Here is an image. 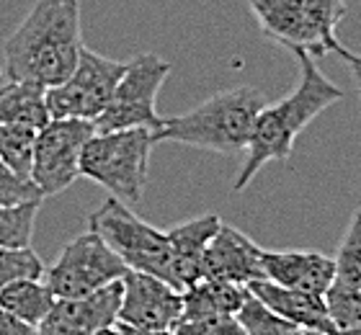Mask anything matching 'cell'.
I'll return each instance as SVG.
<instances>
[{"mask_svg": "<svg viewBox=\"0 0 361 335\" xmlns=\"http://www.w3.org/2000/svg\"><path fill=\"white\" fill-rule=\"evenodd\" d=\"M83 47L80 0H34L3 42L8 80L54 88L73 75Z\"/></svg>", "mask_w": 361, "mask_h": 335, "instance_id": "6da1fadb", "label": "cell"}, {"mask_svg": "<svg viewBox=\"0 0 361 335\" xmlns=\"http://www.w3.org/2000/svg\"><path fill=\"white\" fill-rule=\"evenodd\" d=\"M294 57L300 60V80L284 98H279L276 104H266L258 111L233 191H245L264 165L286 163L302 129L325 109L346 98V93L320 70L312 54L294 52Z\"/></svg>", "mask_w": 361, "mask_h": 335, "instance_id": "7a4b0ae2", "label": "cell"}, {"mask_svg": "<svg viewBox=\"0 0 361 335\" xmlns=\"http://www.w3.org/2000/svg\"><path fill=\"white\" fill-rule=\"evenodd\" d=\"M264 106V93L250 85L219 90L180 116H163V127L155 132V140L219 155H243L248 150L253 121Z\"/></svg>", "mask_w": 361, "mask_h": 335, "instance_id": "3957f363", "label": "cell"}, {"mask_svg": "<svg viewBox=\"0 0 361 335\" xmlns=\"http://www.w3.org/2000/svg\"><path fill=\"white\" fill-rule=\"evenodd\" d=\"M258 29L269 42L289 52L312 57L338 54V23L346 16L343 0H248Z\"/></svg>", "mask_w": 361, "mask_h": 335, "instance_id": "277c9868", "label": "cell"}, {"mask_svg": "<svg viewBox=\"0 0 361 335\" xmlns=\"http://www.w3.org/2000/svg\"><path fill=\"white\" fill-rule=\"evenodd\" d=\"M158 145L152 129H114L96 132L80 155V176L96 181L114 199L140 204L145 199L150 155Z\"/></svg>", "mask_w": 361, "mask_h": 335, "instance_id": "5b68a950", "label": "cell"}, {"mask_svg": "<svg viewBox=\"0 0 361 335\" xmlns=\"http://www.w3.org/2000/svg\"><path fill=\"white\" fill-rule=\"evenodd\" d=\"M88 230L96 232L114 253L119 255L129 271L158 276L176 289L171 240L166 230L152 227L135 209L119 199H106L88 214Z\"/></svg>", "mask_w": 361, "mask_h": 335, "instance_id": "8992f818", "label": "cell"}, {"mask_svg": "<svg viewBox=\"0 0 361 335\" xmlns=\"http://www.w3.org/2000/svg\"><path fill=\"white\" fill-rule=\"evenodd\" d=\"M171 75V62L160 54L142 52L127 62V70L116 83L111 101L104 114L93 121L96 132L114 129H152L163 127V116L158 114V93L166 78Z\"/></svg>", "mask_w": 361, "mask_h": 335, "instance_id": "52a82bcc", "label": "cell"}, {"mask_svg": "<svg viewBox=\"0 0 361 335\" xmlns=\"http://www.w3.org/2000/svg\"><path fill=\"white\" fill-rule=\"evenodd\" d=\"M129 268L119 255L98 238L96 232H83L62 248L60 255L44 266L42 281L57 299H80L109 284L121 281Z\"/></svg>", "mask_w": 361, "mask_h": 335, "instance_id": "ba28073f", "label": "cell"}, {"mask_svg": "<svg viewBox=\"0 0 361 335\" xmlns=\"http://www.w3.org/2000/svg\"><path fill=\"white\" fill-rule=\"evenodd\" d=\"M124 70H127V62L109 60L104 54L83 47L80 60L68 80L54 88H47L49 119L96 121L111 101Z\"/></svg>", "mask_w": 361, "mask_h": 335, "instance_id": "9c48e42d", "label": "cell"}, {"mask_svg": "<svg viewBox=\"0 0 361 335\" xmlns=\"http://www.w3.org/2000/svg\"><path fill=\"white\" fill-rule=\"evenodd\" d=\"M96 134L93 121L49 119L37 129L29 178L42 196H57L80 178V155Z\"/></svg>", "mask_w": 361, "mask_h": 335, "instance_id": "30bf717a", "label": "cell"}, {"mask_svg": "<svg viewBox=\"0 0 361 335\" xmlns=\"http://www.w3.org/2000/svg\"><path fill=\"white\" fill-rule=\"evenodd\" d=\"M183 315V297L168 281L140 271L121 279L119 322L140 330H173Z\"/></svg>", "mask_w": 361, "mask_h": 335, "instance_id": "8fae6325", "label": "cell"}, {"mask_svg": "<svg viewBox=\"0 0 361 335\" xmlns=\"http://www.w3.org/2000/svg\"><path fill=\"white\" fill-rule=\"evenodd\" d=\"M121 281H114L104 289L80 299H57L42 325L39 335H90L96 330L111 328L119 322Z\"/></svg>", "mask_w": 361, "mask_h": 335, "instance_id": "7c38bea8", "label": "cell"}, {"mask_svg": "<svg viewBox=\"0 0 361 335\" xmlns=\"http://www.w3.org/2000/svg\"><path fill=\"white\" fill-rule=\"evenodd\" d=\"M261 250L253 240L233 224H219L217 235L209 240L202 261V279L230 281L248 286L250 281L266 279L261 266Z\"/></svg>", "mask_w": 361, "mask_h": 335, "instance_id": "4fadbf2b", "label": "cell"}, {"mask_svg": "<svg viewBox=\"0 0 361 335\" xmlns=\"http://www.w3.org/2000/svg\"><path fill=\"white\" fill-rule=\"evenodd\" d=\"M261 266L269 281L320 299L336 279V261L331 255L307 250H261Z\"/></svg>", "mask_w": 361, "mask_h": 335, "instance_id": "5bb4252c", "label": "cell"}, {"mask_svg": "<svg viewBox=\"0 0 361 335\" xmlns=\"http://www.w3.org/2000/svg\"><path fill=\"white\" fill-rule=\"evenodd\" d=\"M219 219L217 214H202L186 222L171 224L166 230L171 240V258H173V281L176 289L183 291L191 284L202 279V261L204 250L209 245V240L217 235Z\"/></svg>", "mask_w": 361, "mask_h": 335, "instance_id": "9a60e30c", "label": "cell"}, {"mask_svg": "<svg viewBox=\"0 0 361 335\" xmlns=\"http://www.w3.org/2000/svg\"><path fill=\"white\" fill-rule=\"evenodd\" d=\"M248 291L256 299H261L271 312L294 322L297 328L312 330V333L320 335L336 333L331 317H328V310H325V302L320 297H312V294L300 289H286V286H279V284L269 281V279L250 281Z\"/></svg>", "mask_w": 361, "mask_h": 335, "instance_id": "2e32d148", "label": "cell"}, {"mask_svg": "<svg viewBox=\"0 0 361 335\" xmlns=\"http://www.w3.org/2000/svg\"><path fill=\"white\" fill-rule=\"evenodd\" d=\"M180 297H183L180 320H194V317H207V315H238L243 302L248 299V286L199 279L188 289L180 291Z\"/></svg>", "mask_w": 361, "mask_h": 335, "instance_id": "e0dca14e", "label": "cell"}, {"mask_svg": "<svg viewBox=\"0 0 361 335\" xmlns=\"http://www.w3.org/2000/svg\"><path fill=\"white\" fill-rule=\"evenodd\" d=\"M47 121V88L21 80H8L6 85H0V124L42 129Z\"/></svg>", "mask_w": 361, "mask_h": 335, "instance_id": "ac0fdd59", "label": "cell"}, {"mask_svg": "<svg viewBox=\"0 0 361 335\" xmlns=\"http://www.w3.org/2000/svg\"><path fill=\"white\" fill-rule=\"evenodd\" d=\"M54 302L57 297L42 279H21V281H13L0 289V307L31 328L42 325Z\"/></svg>", "mask_w": 361, "mask_h": 335, "instance_id": "d6986e66", "label": "cell"}, {"mask_svg": "<svg viewBox=\"0 0 361 335\" xmlns=\"http://www.w3.org/2000/svg\"><path fill=\"white\" fill-rule=\"evenodd\" d=\"M235 317L243 325L245 335H320V333H312V330L297 328L294 322L279 317L276 312H271L261 299L253 297L250 291H248V299L243 302L240 312L235 315Z\"/></svg>", "mask_w": 361, "mask_h": 335, "instance_id": "ffe728a7", "label": "cell"}, {"mask_svg": "<svg viewBox=\"0 0 361 335\" xmlns=\"http://www.w3.org/2000/svg\"><path fill=\"white\" fill-rule=\"evenodd\" d=\"M34 140H37V129L23 127V124H0V160L21 178H29Z\"/></svg>", "mask_w": 361, "mask_h": 335, "instance_id": "44dd1931", "label": "cell"}, {"mask_svg": "<svg viewBox=\"0 0 361 335\" xmlns=\"http://www.w3.org/2000/svg\"><path fill=\"white\" fill-rule=\"evenodd\" d=\"M39 204L42 201L0 207V248H31V235H34Z\"/></svg>", "mask_w": 361, "mask_h": 335, "instance_id": "7402d4cb", "label": "cell"}, {"mask_svg": "<svg viewBox=\"0 0 361 335\" xmlns=\"http://www.w3.org/2000/svg\"><path fill=\"white\" fill-rule=\"evenodd\" d=\"M325 310L336 330H348L361 325V289L346 281L333 279L331 289L325 291Z\"/></svg>", "mask_w": 361, "mask_h": 335, "instance_id": "603a6c76", "label": "cell"}, {"mask_svg": "<svg viewBox=\"0 0 361 335\" xmlns=\"http://www.w3.org/2000/svg\"><path fill=\"white\" fill-rule=\"evenodd\" d=\"M336 279L361 289V207L351 214L338 253H336Z\"/></svg>", "mask_w": 361, "mask_h": 335, "instance_id": "cb8c5ba5", "label": "cell"}, {"mask_svg": "<svg viewBox=\"0 0 361 335\" xmlns=\"http://www.w3.org/2000/svg\"><path fill=\"white\" fill-rule=\"evenodd\" d=\"M44 261L34 248H0V289L21 279H42Z\"/></svg>", "mask_w": 361, "mask_h": 335, "instance_id": "d4e9b609", "label": "cell"}, {"mask_svg": "<svg viewBox=\"0 0 361 335\" xmlns=\"http://www.w3.org/2000/svg\"><path fill=\"white\" fill-rule=\"evenodd\" d=\"M173 330L178 335H245L235 315H207L194 320H180Z\"/></svg>", "mask_w": 361, "mask_h": 335, "instance_id": "484cf974", "label": "cell"}, {"mask_svg": "<svg viewBox=\"0 0 361 335\" xmlns=\"http://www.w3.org/2000/svg\"><path fill=\"white\" fill-rule=\"evenodd\" d=\"M44 196L39 194L37 186L29 178L16 176L3 160H0V207H16L26 201H42Z\"/></svg>", "mask_w": 361, "mask_h": 335, "instance_id": "4316f807", "label": "cell"}, {"mask_svg": "<svg viewBox=\"0 0 361 335\" xmlns=\"http://www.w3.org/2000/svg\"><path fill=\"white\" fill-rule=\"evenodd\" d=\"M0 335H39V333H37V328L21 322L18 317L8 315L6 310L0 307Z\"/></svg>", "mask_w": 361, "mask_h": 335, "instance_id": "83f0119b", "label": "cell"}, {"mask_svg": "<svg viewBox=\"0 0 361 335\" xmlns=\"http://www.w3.org/2000/svg\"><path fill=\"white\" fill-rule=\"evenodd\" d=\"M338 57L343 62H346V67L351 70V78H354V83H356V90H359V98H361V54H354L351 49H341L338 52Z\"/></svg>", "mask_w": 361, "mask_h": 335, "instance_id": "f1b7e54d", "label": "cell"}, {"mask_svg": "<svg viewBox=\"0 0 361 335\" xmlns=\"http://www.w3.org/2000/svg\"><path fill=\"white\" fill-rule=\"evenodd\" d=\"M116 328H119L121 335H178L176 330H140L132 328V325H124V322H116Z\"/></svg>", "mask_w": 361, "mask_h": 335, "instance_id": "f546056e", "label": "cell"}, {"mask_svg": "<svg viewBox=\"0 0 361 335\" xmlns=\"http://www.w3.org/2000/svg\"><path fill=\"white\" fill-rule=\"evenodd\" d=\"M90 335H121V333H119V328H116V325H111V328L96 330V333H90Z\"/></svg>", "mask_w": 361, "mask_h": 335, "instance_id": "4dcf8cb0", "label": "cell"}, {"mask_svg": "<svg viewBox=\"0 0 361 335\" xmlns=\"http://www.w3.org/2000/svg\"><path fill=\"white\" fill-rule=\"evenodd\" d=\"M333 335H361V325H356V328H348V330H336Z\"/></svg>", "mask_w": 361, "mask_h": 335, "instance_id": "1f68e13d", "label": "cell"}]
</instances>
